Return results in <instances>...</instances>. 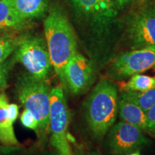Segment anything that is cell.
<instances>
[{
  "instance_id": "30bf717a",
  "label": "cell",
  "mask_w": 155,
  "mask_h": 155,
  "mask_svg": "<svg viewBox=\"0 0 155 155\" xmlns=\"http://www.w3.org/2000/svg\"><path fill=\"white\" fill-rule=\"evenodd\" d=\"M65 87L74 95L84 94L91 86L95 78L94 63L83 55L76 53L64 69Z\"/></svg>"
},
{
  "instance_id": "5bb4252c",
  "label": "cell",
  "mask_w": 155,
  "mask_h": 155,
  "mask_svg": "<svg viewBox=\"0 0 155 155\" xmlns=\"http://www.w3.org/2000/svg\"><path fill=\"white\" fill-rule=\"evenodd\" d=\"M12 2L19 16L29 24L43 17L48 9V0H12Z\"/></svg>"
},
{
  "instance_id": "9c48e42d",
  "label": "cell",
  "mask_w": 155,
  "mask_h": 155,
  "mask_svg": "<svg viewBox=\"0 0 155 155\" xmlns=\"http://www.w3.org/2000/svg\"><path fill=\"white\" fill-rule=\"evenodd\" d=\"M149 143L142 131L124 121L110 128L106 141L111 155H128Z\"/></svg>"
},
{
  "instance_id": "d6986e66",
  "label": "cell",
  "mask_w": 155,
  "mask_h": 155,
  "mask_svg": "<svg viewBox=\"0 0 155 155\" xmlns=\"http://www.w3.org/2000/svg\"><path fill=\"white\" fill-rule=\"evenodd\" d=\"M22 124L28 129H32L38 134L39 133V126L38 120L30 111L25 109L20 116Z\"/></svg>"
},
{
  "instance_id": "52a82bcc",
  "label": "cell",
  "mask_w": 155,
  "mask_h": 155,
  "mask_svg": "<svg viewBox=\"0 0 155 155\" xmlns=\"http://www.w3.org/2000/svg\"><path fill=\"white\" fill-rule=\"evenodd\" d=\"M126 36L131 50L155 49V5L143 7L129 17Z\"/></svg>"
},
{
  "instance_id": "ac0fdd59",
  "label": "cell",
  "mask_w": 155,
  "mask_h": 155,
  "mask_svg": "<svg viewBox=\"0 0 155 155\" xmlns=\"http://www.w3.org/2000/svg\"><path fill=\"white\" fill-rule=\"evenodd\" d=\"M15 63L16 62L12 57L0 64V93L7 87L9 72Z\"/></svg>"
},
{
  "instance_id": "44dd1931",
  "label": "cell",
  "mask_w": 155,
  "mask_h": 155,
  "mask_svg": "<svg viewBox=\"0 0 155 155\" xmlns=\"http://www.w3.org/2000/svg\"><path fill=\"white\" fill-rule=\"evenodd\" d=\"M7 112L9 119L15 123L19 115V106L15 104H9L7 106Z\"/></svg>"
},
{
  "instance_id": "4316f807",
  "label": "cell",
  "mask_w": 155,
  "mask_h": 155,
  "mask_svg": "<svg viewBox=\"0 0 155 155\" xmlns=\"http://www.w3.org/2000/svg\"><path fill=\"white\" fill-rule=\"evenodd\" d=\"M128 155H140V154H139V152H136L131 153V154H128Z\"/></svg>"
},
{
  "instance_id": "ba28073f",
  "label": "cell",
  "mask_w": 155,
  "mask_h": 155,
  "mask_svg": "<svg viewBox=\"0 0 155 155\" xmlns=\"http://www.w3.org/2000/svg\"><path fill=\"white\" fill-rule=\"evenodd\" d=\"M155 65V49H138L119 54L108 69V77L123 80Z\"/></svg>"
},
{
  "instance_id": "8fae6325",
  "label": "cell",
  "mask_w": 155,
  "mask_h": 155,
  "mask_svg": "<svg viewBox=\"0 0 155 155\" xmlns=\"http://www.w3.org/2000/svg\"><path fill=\"white\" fill-rule=\"evenodd\" d=\"M28 25L17 14L12 0L0 1V32H18Z\"/></svg>"
},
{
  "instance_id": "83f0119b",
  "label": "cell",
  "mask_w": 155,
  "mask_h": 155,
  "mask_svg": "<svg viewBox=\"0 0 155 155\" xmlns=\"http://www.w3.org/2000/svg\"><path fill=\"white\" fill-rule=\"evenodd\" d=\"M53 155H60V154H58V153L57 152V153H55V154H54Z\"/></svg>"
},
{
  "instance_id": "603a6c76",
  "label": "cell",
  "mask_w": 155,
  "mask_h": 155,
  "mask_svg": "<svg viewBox=\"0 0 155 155\" xmlns=\"http://www.w3.org/2000/svg\"><path fill=\"white\" fill-rule=\"evenodd\" d=\"M131 0H114V2L117 6V7L119 9H121L129 5V4L131 2Z\"/></svg>"
},
{
  "instance_id": "e0dca14e",
  "label": "cell",
  "mask_w": 155,
  "mask_h": 155,
  "mask_svg": "<svg viewBox=\"0 0 155 155\" xmlns=\"http://www.w3.org/2000/svg\"><path fill=\"white\" fill-rule=\"evenodd\" d=\"M155 87V78L148 75L135 74L124 86L125 90L144 92Z\"/></svg>"
},
{
  "instance_id": "277c9868",
  "label": "cell",
  "mask_w": 155,
  "mask_h": 155,
  "mask_svg": "<svg viewBox=\"0 0 155 155\" xmlns=\"http://www.w3.org/2000/svg\"><path fill=\"white\" fill-rule=\"evenodd\" d=\"M16 91L18 99L25 109L30 111L38 120V136L47 134L49 128L50 91L46 80L38 79L28 73L19 75L17 80Z\"/></svg>"
},
{
  "instance_id": "d4e9b609",
  "label": "cell",
  "mask_w": 155,
  "mask_h": 155,
  "mask_svg": "<svg viewBox=\"0 0 155 155\" xmlns=\"http://www.w3.org/2000/svg\"><path fill=\"white\" fill-rule=\"evenodd\" d=\"M89 155H101L98 151H93L89 154Z\"/></svg>"
},
{
  "instance_id": "9a60e30c",
  "label": "cell",
  "mask_w": 155,
  "mask_h": 155,
  "mask_svg": "<svg viewBox=\"0 0 155 155\" xmlns=\"http://www.w3.org/2000/svg\"><path fill=\"white\" fill-rule=\"evenodd\" d=\"M120 98L134 103L146 113L155 104V87L144 92L124 89L120 95Z\"/></svg>"
},
{
  "instance_id": "7402d4cb",
  "label": "cell",
  "mask_w": 155,
  "mask_h": 155,
  "mask_svg": "<svg viewBox=\"0 0 155 155\" xmlns=\"http://www.w3.org/2000/svg\"><path fill=\"white\" fill-rule=\"evenodd\" d=\"M19 147H8L3 152H0V155H22L20 154Z\"/></svg>"
},
{
  "instance_id": "6da1fadb",
  "label": "cell",
  "mask_w": 155,
  "mask_h": 155,
  "mask_svg": "<svg viewBox=\"0 0 155 155\" xmlns=\"http://www.w3.org/2000/svg\"><path fill=\"white\" fill-rule=\"evenodd\" d=\"M44 33L52 67L65 86L64 69L76 53V37L65 13L58 7H52L44 21Z\"/></svg>"
},
{
  "instance_id": "ffe728a7",
  "label": "cell",
  "mask_w": 155,
  "mask_h": 155,
  "mask_svg": "<svg viewBox=\"0 0 155 155\" xmlns=\"http://www.w3.org/2000/svg\"><path fill=\"white\" fill-rule=\"evenodd\" d=\"M147 132L151 135L155 134V104L146 112Z\"/></svg>"
},
{
  "instance_id": "5b68a950",
  "label": "cell",
  "mask_w": 155,
  "mask_h": 155,
  "mask_svg": "<svg viewBox=\"0 0 155 155\" xmlns=\"http://www.w3.org/2000/svg\"><path fill=\"white\" fill-rule=\"evenodd\" d=\"M13 54L15 62L22 64L29 74L38 79H47L52 64L45 39L24 34Z\"/></svg>"
},
{
  "instance_id": "f1b7e54d",
  "label": "cell",
  "mask_w": 155,
  "mask_h": 155,
  "mask_svg": "<svg viewBox=\"0 0 155 155\" xmlns=\"http://www.w3.org/2000/svg\"><path fill=\"white\" fill-rule=\"evenodd\" d=\"M152 136H153V137H154L155 138V134H152Z\"/></svg>"
},
{
  "instance_id": "4fadbf2b",
  "label": "cell",
  "mask_w": 155,
  "mask_h": 155,
  "mask_svg": "<svg viewBox=\"0 0 155 155\" xmlns=\"http://www.w3.org/2000/svg\"><path fill=\"white\" fill-rule=\"evenodd\" d=\"M8 98L4 93L0 94V141L4 146L19 147V142L15 134L13 122L9 119L7 106Z\"/></svg>"
},
{
  "instance_id": "f546056e",
  "label": "cell",
  "mask_w": 155,
  "mask_h": 155,
  "mask_svg": "<svg viewBox=\"0 0 155 155\" xmlns=\"http://www.w3.org/2000/svg\"><path fill=\"white\" fill-rule=\"evenodd\" d=\"M0 1H1V0H0Z\"/></svg>"
},
{
  "instance_id": "7c38bea8",
  "label": "cell",
  "mask_w": 155,
  "mask_h": 155,
  "mask_svg": "<svg viewBox=\"0 0 155 155\" xmlns=\"http://www.w3.org/2000/svg\"><path fill=\"white\" fill-rule=\"evenodd\" d=\"M118 112L122 121L147 132L146 113L134 103L119 98L118 101Z\"/></svg>"
},
{
  "instance_id": "cb8c5ba5",
  "label": "cell",
  "mask_w": 155,
  "mask_h": 155,
  "mask_svg": "<svg viewBox=\"0 0 155 155\" xmlns=\"http://www.w3.org/2000/svg\"><path fill=\"white\" fill-rule=\"evenodd\" d=\"M73 155H86L82 149L80 147H75L73 151Z\"/></svg>"
},
{
  "instance_id": "484cf974",
  "label": "cell",
  "mask_w": 155,
  "mask_h": 155,
  "mask_svg": "<svg viewBox=\"0 0 155 155\" xmlns=\"http://www.w3.org/2000/svg\"><path fill=\"white\" fill-rule=\"evenodd\" d=\"M7 147H7V146H1V145H0V152H3L4 150H5L7 148Z\"/></svg>"
},
{
  "instance_id": "3957f363",
  "label": "cell",
  "mask_w": 155,
  "mask_h": 155,
  "mask_svg": "<svg viewBox=\"0 0 155 155\" xmlns=\"http://www.w3.org/2000/svg\"><path fill=\"white\" fill-rule=\"evenodd\" d=\"M78 20L88 30L93 42L100 45L111 35L119 10L114 0H71Z\"/></svg>"
},
{
  "instance_id": "2e32d148",
  "label": "cell",
  "mask_w": 155,
  "mask_h": 155,
  "mask_svg": "<svg viewBox=\"0 0 155 155\" xmlns=\"http://www.w3.org/2000/svg\"><path fill=\"white\" fill-rule=\"evenodd\" d=\"M23 36L17 32H0V64L14 53Z\"/></svg>"
},
{
  "instance_id": "7a4b0ae2",
  "label": "cell",
  "mask_w": 155,
  "mask_h": 155,
  "mask_svg": "<svg viewBox=\"0 0 155 155\" xmlns=\"http://www.w3.org/2000/svg\"><path fill=\"white\" fill-rule=\"evenodd\" d=\"M118 94L115 85L102 79L96 84L84 104L88 128L97 139H102L115 123L118 113Z\"/></svg>"
},
{
  "instance_id": "8992f818",
  "label": "cell",
  "mask_w": 155,
  "mask_h": 155,
  "mask_svg": "<svg viewBox=\"0 0 155 155\" xmlns=\"http://www.w3.org/2000/svg\"><path fill=\"white\" fill-rule=\"evenodd\" d=\"M70 114L61 87L50 91L49 128L51 131V143L60 155H73L68 141Z\"/></svg>"
}]
</instances>
